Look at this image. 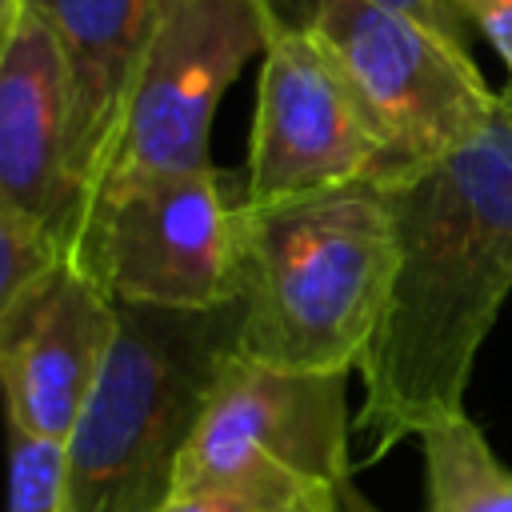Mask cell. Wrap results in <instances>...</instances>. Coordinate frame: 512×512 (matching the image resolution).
Returning a JSON list of instances; mask_svg holds the SVG:
<instances>
[{"label": "cell", "instance_id": "1", "mask_svg": "<svg viewBox=\"0 0 512 512\" xmlns=\"http://www.w3.org/2000/svg\"><path fill=\"white\" fill-rule=\"evenodd\" d=\"M396 272L360 356L368 460L464 412L476 352L512 292V80L464 148L380 180Z\"/></svg>", "mask_w": 512, "mask_h": 512}, {"label": "cell", "instance_id": "2", "mask_svg": "<svg viewBox=\"0 0 512 512\" xmlns=\"http://www.w3.org/2000/svg\"><path fill=\"white\" fill-rule=\"evenodd\" d=\"M240 248V356L288 372L360 368L396 272L380 180L240 204Z\"/></svg>", "mask_w": 512, "mask_h": 512}, {"label": "cell", "instance_id": "3", "mask_svg": "<svg viewBox=\"0 0 512 512\" xmlns=\"http://www.w3.org/2000/svg\"><path fill=\"white\" fill-rule=\"evenodd\" d=\"M116 308L112 352L64 444V512H160L212 388L240 352V300L204 312Z\"/></svg>", "mask_w": 512, "mask_h": 512}, {"label": "cell", "instance_id": "4", "mask_svg": "<svg viewBox=\"0 0 512 512\" xmlns=\"http://www.w3.org/2000/svg\"><path fill=\"white\" fill-rule=\"evenodd\" d=\"M348 376L232 356L176 464L172 496L244 512H340L352 492Z\"/></svg>", "mask_w": 512, "mask_h": 512}, {"label": "cell", "instance_id": "5", "mask_svg": "<svg viewBox=\"0 0 512 512\" xmlns=\"http://www.w3.org/2000/svg\"><path fill=\"white\" fill-rule=\"evenodd\" d=\"M272 28L260 0H172L136 72L112 164L80 220L64 260L76 256L100 212L124 192L212 168L208 132L220 96L252 56H264Z\"/></svg>", "mask_w": 512, "mask_h": 512}, {"label": "cell", "instance_id": "6", "mask_svg": "<svg viewBox=\"0 0 512 512\" xmlns=\"http://www.w3.org/2000/svg\"><path fill=\"white\" fill-rule=\"evenodd\" d=\"M308 32L332 52L376 124L388 176L464 148L496 116L500 92L468 48L408 12L372 0H324Z\"/></svg>", "mask_w": 512, "mask_h": 512}, {"label": "cell", "instance_id": "7", "mask_svg": "<svg viewBox=\"0 0 512 512\" xmlns=\"http://www.w3.org/2000/svg\"><path fill=\"white\" fill-rule=\"evenodd\" d=\"M68 264L124 304L176 312L236 304L244 292L240 204L224 196L216 168L140 184L100 212Z\"/></svg>", "mask_w": 512, "mask_h": 512}, {"label": "cell", "instance_id": "8", "mask_svg": "<svg viewBox=\"0 0 512 512\" xmlns=\"http://www.w3.org/2000/svg\"><path fill=\"white\" fill-rule=\"evenodd\" d=\"M388 176V148L312 32H276L260 56L240 204H280Z\"/></svg>", "mask_w": 512, "mask_h": 512}, {"label": "cell", "instance_id": "9", "mask_svg": "<svg viewBox=\"0 0 512 512\" xmlns=\"http://www.w3.org/2000/svg\"><path fill=\"white\" fill-rule=\"evenodd\" d=\"M116 300L60 260L0 328V392L8 428L68 444L116 340Z\"/></svg>", "mask_w": 512, "mask_h": 512}, {"label": "cell", "instance_id": "10", "mask_svg": "<svg viewBox=\"0 0 512 512\" xmlns=\"http://www.w3.org/2000/svg\"><path fill=\"white\" fill-rule=\"evenodd\" d=\"M24 4L52 28L64 60L68 176L76 196L72 240H76L80 220L112 164L136 72L172 0H24Z\"/></svg>", "mask_w": 512, "mask_h": 512}, {"label": "cell", "instance_id": "11", "mask_svg": "<svg viewBox=\"0 0 512 512\" xmlns=\"http://www.w3.org/2000/svg\"><path fill=\"white\" fill-rule=\"evenodd\" d=\"M0 196L68 252L76 196L68 176V80L52 28L24 4L0 56Z\"/></svg>", "mask_w": 512, "mask_h": 512}, {"label": "cell", "instance_id": "12", "mask_svg": "<svg viewBox=\"0 0 512 512\" xmlns=\"http://www.w3.org/2000/svg\"><path fill=\"white\" fill-rule=\"evenodd\" d=\"M424 512H512V468L492 452L480 424L460 412L420 432Z\"/></svg>", "mask_w": 512, "mask_h": 512}, {"label": "cell", "instance_id": "13", "mask_svg": "<svg viewBox=\"0 0 512 512\" xmlns=\"http://www.w3.org/2000/svg\"><path fill=\"white\" fill-rule=\"evenodd\" d=\"M64 504H68L64 444L8 428V508L4 512H64Z\"/></svg>", "mask_w": 512, "mask_h": 512}, {"label": "cell", "instance_id": "14", "mask_svg": "<svg viewBox=\"0 0 512 512\" xmlns=\"http://www.w3.org/2000/svg\"><path fill=\"white\" fill-rule=\"evenodd\" d=\"M60 260L64 252L56 236L0 196V328L12 308L28 296V288L44 280Z\"/></svg>", "mask_w": 512, "mask_h": 512}, {"label": "cell", "instance_id": "15", "mask_svg": "<svg viewBox=\"0 0 512 512\" xmlns=\"http://www.w3.org/2000/svg\"><path fill=\"white\" fill-rule=\"evenodd\" d=\"M320 4H324V0H260L272 36H276V32H308L312 20H316V8H320ZM372 4L408 12V16L432 24L436 32H444L448 40H456V44L468 48V20L456 12L452 0H372Z\"/></svg>", "mask_w": 512, "mask_h": 512}, {"label": "cell", "instance_id": "16", "mask_svg": "<svg viewBox=\"0 0 512 512\" xmlns=\"http://www.w3.org/2000/svg\"><path fill=\"white\" fill-rule=\"evenodd\" d=\"M452 4L468 20V28L488 36V44L500 52V60L512 72V0H452Z\"/></svg>", "mask_w": 512, "mask_h": 512}, {"label": "cell", "instance_id": "17", "mask_svg": "<svg viewBox=\"0 0 512 512\" xmlns=\"http://www.w3.org/2000/svg\"><path fill=\"white\" fill-rule=\"evenodd\" d=\"M160 512H244V508L212 500V496H168V504Z\"/></svg>", "mask_w": 512, "mask_h": 512}, {"label": "cell", "instance_id": "18", "mask_svg": "<svg viewBox=\"0 0 512 512\" xmlns=\"http://www.w3.org/2000/svg\"><path fill=\"white\" fill-rule=\"evenodd\" d=\"M20 12H24V0H0V56L8 48V36H12L16 20H20Z\"/></svg>", "mask_w": 512, "mask_h": 512}, {"label": "cell", "instance_id": "19", "mask_svg": "<svg viewBox=\"0 0 512 512\" xmlns=\"http://www.w3.org/2000/svg\"><path fill=\"white\" fill-rule=\"evenodd\" d=\"M340 512H376V508H368V504H364V500H360L356 492H348V496H344V508H340Z\"/></svg>", "mask_w": 512, "mask_h": 512}]
</instances>
